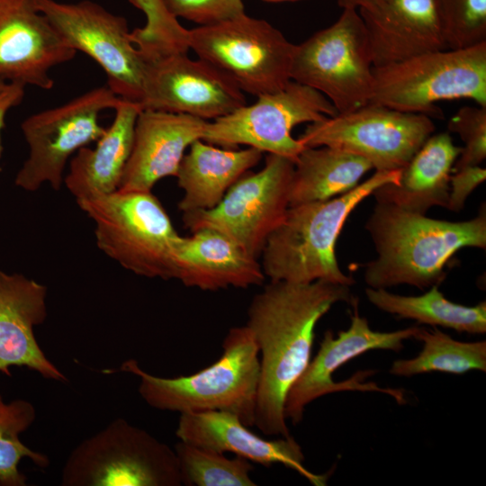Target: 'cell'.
I'll return each instance as SVG.
<instances>
[{
    "instance_id": "obj_1",
    "label": "cell",
    "mask_w": 486,
    "mask_h": 486,
    "mask_svg": "<svg viewBox=\"0 0 486 486\" xmlns=\"http://www.w3.org/2000/svg\"><path fill=\"white\" fill-rule=\"evenodd\" d=\"M350 286L323 280L270 281L248 309L246 326L259 352L255 426L266 436H290L286 396L310 361L319 320L338 302L355 301Z\"/></svg>"
},
{
    "instance_id": "obj_2",
    "label": "cell",
    "mask_w": 486,
    "mask_h": 486,
    "mask_svg": "<svg viewBox=\"0 0 486 486\" xmlns=\"http://www.w3.org/2000/svg\"><path fill=\"white\" fill-rule=\"evenodd\" d=\"M377 258L364 267L365 284L374 289L409 284L420 290L445 280V268L463 248H486V209L471 220L431 219L396 205L376 202L365 223Z\"/></svg>"
},
{
    "instance_id": "obj_3",
    "label": "cell",
    "mask_w": 486,
    "mask_h": 486,
    "mask_svg": "<svg viewBox=\"0 0 486 486\" xmlns=\"http://www.w3.org/2000/svg\"><path fill=\"white\" fill-rule=\"evenodd\" d=\"M400 172L375 170L344 194L289 206L261 252L266 277L297 284L323 280L354 284V278L342 272L336 257L338 236L355 208L381 185L398 183Z\"/></svg>"
},
{
    "instance_id": "obj_4",
    "label": "cell",
    "mask_w": 486,
    "mask_h": 486,
    "mask_svg": "<svg viewBox=\"0 0 486 486\" xmlns=\"http://www.w3.org/2000/svg\"><path fill=\"white\" fill-rule=\"evenodd\" d=\"M120 369L140 378L139 393L154 409L180 414L227 411L248 427L255 425L260 359L246 325L231 328L220 356L197 373L160 377L141 369L134 359L123 362Z\"/></svg>"
},
{
    "instance_id": "obj_5",
    "label": "cell",
    "mask_w": 486,
    "mask_h": 486,
    "mask_svg": "<svg viewBox=\"0 0 486 486\" xmlns=\"http://www.w3.org/2000/svg\"><path fill=\"white\" fill-rule=\"evenodd\" d=\"M373 73L368 104L429 117L442 114L440 101L469 99L486 107V41L426 52Z\"/></svg>"
},
{
    "instance_id": "obj_6",
    "label": "cell",
    "mask_w": 486,
    "mask_h": 486,
    "mask_svg": "<svg viewBox=\"0 0 486 486\" xmlns=\"http://www.w3.org/2000/svg\"><path fill=\"white\" fill-rule=\"evenodd\" d=\"M76 202L94 221L96 246L107 256L138 275L173 279L180 235L151 192L116 190Z\"/></svg>"
},
{
    "instance_id": "obj_7",
    "label": "cell",
    "mask_w": 486,
    "mask_h": 486,
    "mask_svg": "<svg viewBox=\"0 0 486 486\" xmlns=\"http://www.w3.org/2000/svg\"><path fill=\"white\" fill-rule=\"evenodd\" d=\"M63 486H181L174 448L116 418L78 444L61 472Z\"/></svg>"
},
{
    "instance_id": "obj_8",
    "label": "cell",
    "mask_w": 486,
    "mask_h": 486,
    "mask_svg": "<svg viewBox=\"0 0 486 486\" xmlns=\"http://www.w3.org/2000/svg\"><path fill=\"white\" fill-rule=\"evenodd\" d=\"M188 46L255 96L283 89L292 81L295 45L272 24L243 14L218 23L188 30Z\"/></svg>"
},
{
    "instance_id": "obj_9",
    "label": "cell",
    "mask_w": 486,
    "mask_h": 486,
    "mask_svg": "<svg viewBox=\"0 0 486 486\" xmlns=\"http://www.w3.org/2000/svg\"><path fill=\"white\" fill-rule=\"evenodd\" d=\"M374 65L358 10L343 9L338 19L295 45L291 79L320 94L338 113L369 104Z\"/></svg>"
},
{
    "instance_id": "obj_10",
    "label": "cell",
    "mask_w": 486,
    "mask_h": 486,
    "mask_svg": "<svg viewBox=\"0 0 486 486\" xmlns=\"http://www.w3.org/2000/svg\"><path fill=\"white\" fill-rule=\"evenodd\" d=\"M120 101L104 86L27 117L21 129L29 155L15 176V184L34 192L48 183L58 190L68 159L81 148L100 139L106 129L99 122L101 112L114 110Z\"/></svg>"
},
{
    "instance_id": "obj_11",
    "label": "cell",
    "mask_w": 486,
    "mask_h": 486,
    "mask_svg": "<svg viewBox=\"0 0 486 486\" xmlns=\"http://www.w3.org/2000/svg\"><path fill=\"white\" fill-rule=\"evenodd\" d=\"M435 131L426 114L366 104L309 123L298 140L304 147H330L368 160L377 171L402 169Z\"/></svg>"
},
{
    "instance_id": "obj_12",
    "label": "cell",
    "mask_w": 486,
    "mask_h": 486,
    "mask_svg": "<svg viewBox=\"0 0 486 486\" xmlns=\"http://www.w3.org/2000/svg\"><path fill=\"white\" fill-rule=\"evenodd\" d=\"M293 169L292 160L268 154L264 167L246 173L214 208L183 212L184 228L216 230L257 258L289 208Z\"/></svg>"
},
{
    "instance_id": "obj_13",
    "label": "cell",
    "mask_w": 486,
    "mask_h": 486,
    "mask_svg": "<svg viewBox=\"0 0 486 486\" xmlns=\"http://www.w3.org/2000/svg\"><path fill=\"white\" fill-rule=\"evenodd\" d=\"M337 114L322 94L292 80L279 91L257 96L255 103L208 122L202 140L230 148L245 145L295 163L305 147L292 136V129Z\"/></svg>"
},
{
    "instance_id": "obj_14",
    "label": "cell",
    "mask_w": 486,
    "mask_h": 486,
    "mask_svg": "<svg viewBox=\"0 0 486 486\" xmlns=\"http://www.w3.org/2000/svg\"><path fill=\"white\" fill-rule=\"evenodd\" d=\"M36 2L66 42L103 68L107 86L119 98L140 105L148 60L133 43L124 17L90 0Z\"/></svg>"
},
{
    "instance_id": "obj_15",
    "label": "cell",
    "mask_w": 486,
    "mask_h": 486,
    "mask_svg": "<svg viewBox=\"0 0 486 486\" xmlns=\"http://www.w3.org/2000/svg\"><path fill=\"white\" fill-rule=\"evenodd\" d=\"M351 305L353 311L349 328L341 330L337 337L331 330L325 332L317 355L286 396L284 416L293 425L302 421L305 408L311 401L335 392L376 391L391 394L400 403L404 401L400 391L382 389L374 382H363L369 371L360 372L346 382H336L332 379L334 372L341 365L369 350H401L403 342L414 338L419 328L413 326L391 332L373 330L368 320L359 314L356 298Z\"/></svg>"
},
{
    "instance_id": "obj_16",
    "label": "cell",
    "mask_w": 486,
    "mask_h": 486,
    "mask_svg": "<svg viewBox=\"0 0 486 486\" xmlns=\"http://www.w3.org/2000/svg\"><path fill=\"white\" fill-rule=\"evenodd\" d=\"M142 110L188 114L207 122L247 104L244 93L209 62L185 52L147 59Z\"/></svg>"
},
{
    "instance_id": "obj_17",
    "label": "cell",
    "mask_w": 486,
    "mask_h": 486,
    "mask_svg": "<svg viewBox=\"0 0 486 486\" xmlns=\"http://www.w3.org/2000/svg\"><path fill=\"white\" fill-rule=\"evenodd\" d=\"M76 54L36 0H0V81L50 90L51 69Z\"/></svg>"
},
{
    "instance_id": "obj_18",
    "label": "cell",
    "mask_w": 486,
    "mask_h": 486,
    "mask_svg": "<svg viewBox=\"0 0 486 486\" xmlns=\"http://www.w3.org/2000/svg\"><path fill=\"white\" fill-rule=\"evenodd\" d=\"M207 122L188 114L141 110L117 190L151 192L159 180L176 177L186 148L202 139Z\"/></svg>"
},
{
    "instance_id": "obj_19",
    "label": "cell",
    "mask_w": 486,
    "mask_h": 486,
    "mask_svg": "<svg viewBox=\"0 0 486 486\" xmlns=\"http://www.w3.org/2000/svg\"><path fill=\"white\" fill-rule=\"evenodd\" d=\"M358 12L374 68L448 49L436 0H381Z\"/></svg>"
},
{
    "instance_id": "obj_20",
    "label": "cell",
    "mask_w": 486,
    "mask_h": 486,
    "mask_svg": "<svg viewBox=\"0 0 486 486\" xmlns=\"http://www.w3.org/2000/svg\"><path fill=\"white\" fill-rule=\"evenodd\" d=\"M47 287L22 274L0 271V373L26 367L43 378L65 382V374L40 348L35 327L47 318Z\"/></svg>"
},
{
    "instance_id": "obj_21",
    "label": "cell",
    "mask_w": 486,
    "mask_h": 486,
    "mask_svg": "<svg viewBox=\"0 0 486 486\" xmlns=\"http://www.w3.org/2000/svg\"><path fill=\"white\" fill-rule=\"evenodd\" d=\"M238 416L227 411L183 413L176 429L179 440L220 453H231L266 467L280 464L299 472L315 486L326 485L327 476L304 465L301 446L290 436L265 439L252 432Z\"/></svg>"
},
{
    "instance_id": "obj_22",
    "label": "cell",
    "mask_w": 486,
    "mask_h": 486,
    "mask_svg": "<svg viewBox=\"0 0 486 486\" xmlns=\"http://www.w3.org/2000/svg\"><path fill=\"white\" fill-rule=\"evenodd\" d=\"M173 279L202 291L248 288L263 284L257 258L223 234L210 229L179 236L173 247Z\"/></svg>"
},
{
    "instance_id": "obj_23",
    "label": "cell",
    "mask_w": 486,
    "mask_h": 486,
    "mask_svg": "<svg viewBox=\"0 0 486 486\" xmlns=\"http://www.w3.org/2000/svg\"><path fill=\"white\" fill-rule=\"evenodd\" d=\"M141 110L139 104L121 99L114 108L112 124L95 141V146L81 148L70 159L64 183L76 201L118 189L131 152L135 123Z\"/></svg>"
},
{
    "instance_id": "obj_24",
    "label": "cell",
    "mask_w": 486,
    "mask_h": 486,
    "mask_svg": "<svg viewBox=\"0 0 486 486\" xmlns=\"http://www.w3.org/2000/svg\"><path fill=\"white\" fill-rule=\"evenodd\" d=\"M460 153L448 132L432 134L401 169L399 182L382 184L372 195L376 202L419 214L447 208L449 178Z\"/></svg>"
},
{
    "instance_id": "obj_25",
    "label": "cell",
    "mask_w": 486,
    "mask_h": 486,
    "mask_svg": "<svg viewBox=\"0 0 486 486\" xmlns=\"http://www.w3.org/2000/svg\"><path fill=\"white\" fill-rule=\"evenodd\" d=\"M262 156V151L251 147L220 148L196 140L184 154L176 176L184 191L178 209L189 212L214 208L227 191L260 162Z\"/></svg>"
},
{
    "instance_id": "obj_26",
    "label": "cell",
    "mask_w": 486,
    "mask_h": 486,
    "mask_svg": "<svg viewBox=\"0 0 486 486\" xmlns=\"http://www.w3.org/2000/svg\"><path fill=\"white\" fill-rule=\"evenodd\" d=\"M371 169L372 164L357 155L326 146L305 147L294 163L289 206L344 194Z\"/></svg>"
},
{
    "instance_id": "obj_27",
    "label": "cell",
    "mask_w": 486,
    "mask_h": 486,
    "mask_svg": "<svg viewBox=\"0 0 486 486\" xmlns=\"http://www.w3.org/2000/svg\"><path fill=\"white\" fill-rule=\"evenodd\" d=\"M368 301L379 310L419 324L442 327L459 333L485 334L486 302L465 306L447 300L434 285L418 296L394 294L386 289H365Z\"/></svg>"
},
{
    "instance_id": "obj_28",
    "label": "cell",
    "mask_w": 486,
    "mask_h": 486,
    "mask_svg": "<svg viewBox=\"0 0 486 486\" xmlns=\"http://www.w3.org/2000/svg\"><path fill=\"white\" fill-rule=\"evenodd\" d=\"M414 338L423 343L419 354L394 361L391 374L410 377L429 372L464 374L472 370L486 371V341L462 342L434 327L419 328Z\"/></svg>"
},
{
    "instance_id": "obj_29",
    "label": "cell",
    "mask_w": 486,
    "mask_h": 486,
    "mask_svg": "<svg viewBox=\"0 0 486 486\" xmlns=\"http://www.w3.org/2000/svg\"><path fill=\"white\" fill-rule=\"evenodd\" d=\"M35 418L32 403L22 399L6 402L0 393V485H26L27 478L19 471V464L24 457L40 468L49 466L46 454L32 450L20 438Z\"/></svg>"
},
{
    "instance_id": "obj_30",
    "label": "cell",
    "mask_w": 486,
    "mask_h": 486,
    "mask_svg": "<svg viewBox=\"0 0 486 486\" xmlns=\"http://www.w3.org/2000/svg\"><path fill=\"white\" fill-rule=\"evenodd\" d=\"M183 485L256 486L250 461L202 448L179 440L174 446Z\"/></svg>"
},
{
    "instance_id": "obj_31",
    "label": "cell",
    "mask_w": 486,
    "mask_h": 486,
    "mask_svg": "<svg viewBox=\"0 0 486 486\" xmlns=\"http://www.w3.org/2000/svg\"><path fill=\"white\" fill-rule=\"evenodd\" d=\"M142 11L146 23L130 32L133 43L148 58L189 50L188 30L166 10L162 0H129Z\"/></svg>"
},
{
    "instance_id": "obj_32",
    "label": "cell",
    "mask_w": 486,
    "mask_h": 486,
    "mask_svg": "<svg viewBox=\"0 0 486 486\" xmlns=\"http://www.w3.org/2000/svg\"><path fill=\"white\" fill-rule=\"evenodd\" d=\"M448 49L486 41V0H436Z\"/></svg>"
},
{
    "instance_id": "obj_33",
    "label": "cell",
    "mask_w": 486,
    "mask_h": 486,
    "mask_svg": "<svg viewBox=\"0 0 486 486\" xmlns=\"http://www.w3.org/2000/svg\"><path fill=\"white\" fill-rule=\"evenodd\" d=\"M448 130L464 142L453 170L478 166L486 158V107L464 106L448 122ZM453 172V171H452Z\"/></svg>"
},
{
    "instance_id": "obj_34",
    "label": "cell",
    "mask_w": 486,
    "mask_h": 486,
    "mask_svg": "<svg viewBox=\"0 0 486 486\" xmlns=\"http://www.w3.org/2000/svg\"><path fill=\"white\" fill-rule=\"evenodd\" d=\"M167 12L194 22L199 26L211 25L245 14L242 0H162Z\"/></svg>"
},
{
    "instance_id": "obj_35",
    "label": "cell",
    "mask_w": 486,
    "mask_h": 486,
    "mask_svg": "<svg viewBox=\"0 0 486 486\" xmlns=\"http://www.w3.org/2000/svg\"><path fill=\"white\" fill-rule=\"evenodd\" d=\"M449 178V200L447 208L460 212L471 193L486 179V169L478 166H468L453 170Z\"/></svg>"
},
{
    "instance_id": "obj_36",
    "label": "cell",
    "mask_w": 486,
    "mask_h": 486,
    "mask_svg": "<svg viewBox=\"0 0 486 486\" xmlns=\"http://www.w3.org/2000/svg\"><path fill=\"white\" fill-rule=\"evenodd\" d=\"M24 94L25 86L0 81V156L2 152L1 134L4 127L6 114L12 108L22 103Z\"/></svg>"
},
{
    "instance_id": "obj_37",
    "label": "cell",
    "mask_w": 486,
    "mask_h": 486,
    "mask_svg": "<svg viewBox=\"0 0 486 486\" xmlns=\"http://www.w3.org/2000/svg\"><path fill=\"white\" fill-rule=\"evenodd\" d=\"M381 0H337L338 4L345 8L362 9L374 4Z\"/></svg>"
},
{
    "instance_id": "obj_38",
    "label": "cell",
    "mask_w": 486,
    "mask_h": 486,
    "mask_svg": "<svg viewBox=\"0 0 486 486\" xmlns=\"http://www.w3.org/2000/svg\"><path fill=\"white\" fill-rule=\"evenodd\" d=\"M265 1H267V2H290V1H298V0H265Z\"/></svg>"
}]
</instances>
